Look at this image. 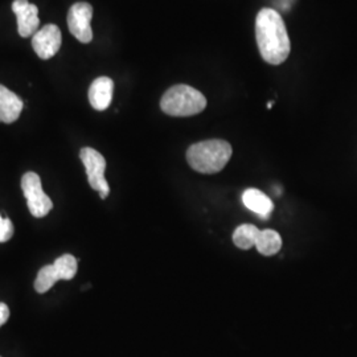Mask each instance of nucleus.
I'll return each mask as SVG.
<instances>
[{
  "instance_id": "nucleus-1",
  "label": "nucleus",
  "mask_w": 357,
  "mask_h": 357,
  "mask_svg": "<svg viewBox=\"0 0 357 357\" xmlns=\"http://www.w3.org/2000/svg\"><path fill=\"white\" fill-rule=\"evenodd\" d=\"M255 38L262 59L271 65L284 63L291 51L287 28L280 13L262 8L255 19Z\"/></svg>"
},
{
  "instance_id": "nucleus-2",
  "label": "nucleus",
  "mask_w": 357,
  "mask_h": 357,
  "mask_svg": "<svg viewBox=\"0 0 357 357\" xmlns=\"http://www.w3.org/2000/svg\"><path fill=\"white\" fill-rule=\"evenodd\" d=\"M231 146L227 141L211 139L192 144L187 151L188 165L200 174H217L228 165Z\"/></svg>"
},
{
  "instance_id": "nucleus-3",
  "label": "nucleus",
  "mask_w": 357,
  "mask_h": 357,
  "mask_svg": "<svg viewBox=\"0 0 357 357\" xmlns=\"http://www.w3.org/2000/svg\"><path fill=\"white\" fill-rule=\"evenodd\" d=\"M160 107L171 116H192L206 107V98L202 91L188 85H175L162 97Z\"/></svg>"
},
{
  "instance_id": "nucleus-4",
  "label": "nucleus",
  "mask_w": 357,
  "mask_h": 357,
  "mask_svg": "<svg viewBox=\"0 0 357 357\" xmlns=\"http://www.w3.org/2000/svg\"><path fill=\"white\" fill-rule=\"evenodd\" d=\"M234 245L240 249L248 250L255 246L262 255H277L282 248V238L275 230H259L255 225L243 224L233 233Z\"/></svg>"
},
{
  "instance_id": "nucleus-5",
  "label": "nucleus",
  "mask_w": 357,
  "mask_h": 357,
  "mask_svg": "<svg viewBox=\"0 0 357 357\" xmlns=\"http://www.w3.org/2000/svg\"><path fill=\"white\" fill-rule=\"evenodd\" d=\"M22 190L32 216L41 218L53 209L51 197L43 190L41 178L36 172H26L22 178Z\"/></svg>"
},
{
  "instance_id": "nucleus-6",
  "label": "nucleus",
  "mask_w": 357,
  "mask_h": 357,
  "mask_svg": "<svg viewBox=\"0 0 357 357\" xmlns=\"http://www.w3.org/2000/svg\"><path fill=\"white\" fill-rule=\"evenodd\" d=\"M79 158L86 169L88 175V181L90 187L94 191L100 193L101 199H106L110 193V187L105 178V171H106V160L102 156V153H98L94 149L90 147H84L79 153Z\"/></svg>"
},
{
  "instance_id": "nucleus-7",
  "label": "nucleus",
  "mask_w": 357,
  "mask_h": 357,
  "mask_svg": "<svg viewBox=\"0 0 357 357\" xmlns=\"http://www.w3.org/2000/svg\"><path fill=\"white\" fill-rule=\"evenodd\" d=\"M91 17H93V7L89 3H85V1L73 4L68 13L69 31L82 44H89L93 40Z\"/></svg>"
},
{
  "instance_id": "nucleus-8",
  "label": "nucleus",
  "mask_w": 357,
  "mask_h": 357,
  "mask_svg": "<svg viewBox=\"0 0 357 357\" xmlns=\"http://www.w3.org/2000/svg\"><path fill=\"white\" fill-rule=\"evenodd\" d=\"M61 31L54 24H48L38 29L32 36V47L41 60H50L61 48Z\"/></svg>"
},
{
  "instance_id": "nucleus-9",
  "label": "nucleus",
  "mask_w": 357,
  "mask_h": 357,
  "mask_svg": "<svg viewBox=\"0 0 357 357\" xmlns=\"http://www.w3.org/2000/svg\"><path fill=\"white\" fill-rule=\"evenodd\" d=\"M13 11L17 19V32L22 38H31L38 31V7L28 0H15L13 3Z\"/></svg>"
},
{
  "instance_id": "nucleus-10",
  "label": "nucleus",
  "mask_w": 357,
  "mask_h": 357,
  "mask_svg": "<svg viewBox=\"0 0 357 357\" xmlns=\"http://www.w3.org/2000/svg\"><path fill=\"white\" fill-rule=\"evenodd\" d=\"M113 91L114 82L112 78L98 77L97 79H94L89 89V102L91 107L98 112L106 110L113 100Z\"/></svg>"
},
{
  "instance_id": "nucleus-11",
  "label": "nucleus",
  "mask_w": 357,
  "mask_h": 357,
  "mask_svg": "<svg viewBox=\"0 0 357 357\" xmlns=\"http://www.w3.org/2000/svg\"><path fill=\"white\" fill-rule=\"evenodd\" d=\"M23 112V101L10 89L0 85V122L13 123Z\"/></svg>"
},
{
  "instance_id": "nucleus-12",
  "label": "nucleus",
  "mask_w": 357,
  "mask_h": 357,
  "mask_svg": "<svg viewBox=\"0 0 357 357\" xmlns=\"http://www.w3.org/2000/svg\"><path fill=\"white\" fill-rule=\"evenodd\" d=\"M243 203L249 211H252L261 218H268L274 211V204L264 192L255 188H249L243 193Z\"/></svg>"
},
{
  "instance_id": "nucleus-13",
  "label": "nucleus",
  "mask_w": 357,
  "mask_h": 357,
  "mask_svg": "<svg viewBox=\"0 0 357 357\" xmlns=\"http://www.w3.org/2000/svg\"><path fill=\"white\" fill-rule=\"evenodd\" d=\"M59 281H61V278L54 265H47L40 268L38 273V277L35 281V290L40 294L47 293L56 284V282Z\"/></svg>"
},
{
  "instance_id": "nucleus-14",
  "label": "nucleus",
  "mask_w": 357,
  "mask_h": 357,
  "mask_svg": "<svg viewBox=\"0 0 357 357\" xmlns=\"http://www.w3.org/2000/svg\"><path fill=\"white\" fill-rule=\"evenodd\" d=\"M54 268L59 271L60 278L63 281H70L75 278L78 270V262L77 258H75L72 255H64L59 257L54 261Z\"/></svg>"
},
{
  "instance_id": "nucleus-15",
  "label": "nucleus",
  "mask_w": 357,
  "mask_h": 357,
  "mask_svg": "<svg viewBox=\"0 0 357 357\" xmlns=\"http://www.w3.org/2000/svg\"><path fill=\"white\" fill-rule=\"evenodd\" d=\"M13 221L7 217L0 215V243H7L13 238Z\"/></svg>"
},
{
  "instance_id": "nucleus-16",
  "label": "nucleus",
  "mask_w": 357,
  "mask_h": 357,
  "mask_svg": "<svg viewBox=\"0 0 357 357\" xmlns=\"http://www.w3.org/2000/svg\"><path fill=\"white\" fill-rule=\"evenodd\" d=\"M10 319V308L6 303H0V327Z\"/></svg>"
}]
</instances>
